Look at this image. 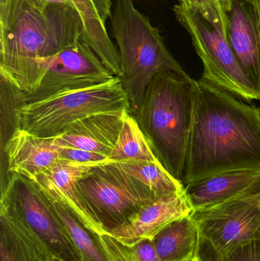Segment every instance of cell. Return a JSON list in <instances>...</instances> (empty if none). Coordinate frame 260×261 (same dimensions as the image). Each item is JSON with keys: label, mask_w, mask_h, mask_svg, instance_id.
Masks as SVG:
<instances>
[{"label": "cell", "mask_w": 260, "mask_h": 261, "mask_svg": "<svg viewBox=\"0 0 260 261\" xmlns=\"http://www.w3.org/2000/svg\"><path fill=\"white\" fill-rule=\"evenodd\" d=\"M260 168V109L195 81L183 185L215 173Z\"/></svg>", "instance_id": "1"}, {"label": "cell", "mask_w": 260, "mask_h": 261, "mask_svg": "<svg viewBox=\"0 0 260 261\" xmlns=\"http://www.w3.org/2000/svg\"><path fill=\"white\" fill-rule=\"evenodd\" d=\"M195 81L189 75L162 71L147 87L132 114L159 162L182 182L192 126Z\"/></svg>", "instance_id": "2"}, {"label": "cell", "mask_w": 260, "mask_h": 261, "mask_svg": "<svg viewBox=\"0 0 260 261\" xmlns=\"http://www.w3.org/2000/svg\"><path fill=\"white\" fill-rule=\"evenodd\" d=\"M83 34L82 18L70 5L22 6L9 29L0 33V75L14 84L29 61L59 53L83 39Z\"/></svg>", "instance_id": "3"}, {"label": "cell", "mask_w": 260, "mask_h": 261, "mask_svg": "<svg viewBox=\"0 0 260 261\" xmlns=\"http://www.w3.org/2000/svg\"><path fill=\"white\" fill-rule=\"evenodd\" d=\"M110 19L122 61L121 81L134 114L155 75L168 70L186 73L166 48L159 29L136 9L133 0H115Z\"/></svg>", "instance_id": "4"}, {"label": "cell", "mask_w": 260, "mask_h": 261, "mask_svg": "<svg viewBox=\"0 0 260 261\" xmlns=\"http://www.w3.org/2000/svg\"><path fill=\"white\" fill-rule=\"evenodd\" d=\"M116 77L81 39L53 56L29 61L18 76L17 87L23 92L25 104L99 87Z\"/></svg>", "instance_id": "5"}, {"label": "cell", "mask_w": 260, "mask_h": 261, "mask_svg": "<svg viewBox=\"0 0 260 261\" xmlns=\"http://www.w3.org/2000/svg\"><path fill=\"white\" fill-rule=\"evenodd\" d=\"M118 111L131 112L128 94L119 77L99 87L22 104L16 110L20 129L48 138L62 135L73 123L87 116Z\"/></svg>", "instance_id": "6"}, {"label": "cell", "mask_w": 260, "mask_h": 261, "mask_svg": "<svg viewBox=\"0 0 260 261\" xmlns=\"http://www.w3.org/2000/svg\"><path fill=\"white\" fill-rule=\"evenodd\" d=\"M76 185L104 233L128 225L145 205L159 198L148 186L110 163L95 166Z\"/></svg>", "instance_id": "7"}, {"label": "cell", "mask_w": 260, "mask_h": 261, "mask_svg": "<svg viewBox=\"0 0 260 261\" xmlns=\"http://www.w3.org/2000/svg\"><path fill=\"white\" fill-rule=\"evenodd\" d=\"M174 11L201 58L204 67L201 79L241 99L260 101L259 93L243 71L221 30L191 13L180 3L174 6Z\"/></svg>", "instance_id": "8"}, {"label": "cell", "mask_w": 260, "mask_h": 261, "mask_svg": "<svg viewBox=\"0 0 260 261\" xmlns=\"http://www.w3.org/2000/svg\"><path fill=\"white\" fill-rule=\"evenodd\" d=\"M1 199L10 205L54 261H82L50 201L32 179L10 173Z\"/></svg>", "instance_id": "9"}, {"label": "cell", "mask_w": 260, "mask_h": 261, "mask_svg": "<svg viewBox=\"0 0 260 261\" xmlns=\"http://www.w3.org/2000/svg\"><path fill=\"white\" fill-rule=\"evenodd\" d=\"M190 216L200 236L219 254L260 239V203L256 194L193 210Z\"/></svg>", "instance_id": "10"}, {"label": "cell", "mask_w": 260, "mask_h": 261, "mask_svg": "<svg viewBox=\"0 0 260 261\" xmlns=\"http://www.w3.org/2000/svg\"><path fill=\"white\" fill-rule=\"evenodd\" d=\"M60 153L55 138H41L18 128L1 156V190L7 185L10 173L33 179L58 161Z\"/></svg>", "instance_id": "11"}, {"label": "cell", "mask_w": 260, "mask_h": 261, "mask_svg": "<svg viewBox=\"0 0 260 261\" xmlns=\"http://www.w3.org/2000/svg\"><path fill=\"white\" fill-rule=\"evenodd\" d=\"M93 167L59 159L32 179L44 194L68 205L89 228L102 234L103 230L85 205L76 185L78 180L86 175Z\"/></svg>", "instance_id": "12"}, {"label": "cell", "mask_w": 260, "mask_h": 261, "mask_svg": "<svg viewBox=\"0 0 260 261\" xmlns=\"http://www.w3.org/2000/svg\"><path fill=\"white\" fill-rule=\"evenodd\" d=\"M193 212L186 192L158 198L145 205L128 225L107 234L127 245L151 239L160 230Z\"/></svg>", "instance_id": "13"}, {"label": "cell", "mask_w": 260, "mask_h": 261, "mask_svg": "<svg viewBox=\"0 0 260 261\" xmlns=\"http://www.w3.org/2000/svg\"><path fill=\"white\" fill-rule=\"evenodd\" d=\"M130 111L105 112L87 116L55 138L61 147H73L109 156Z\"/></svg>", "instance_id": "14"}, {"label": "cell", "mask_w": 260, "mask_h": 261, "mask_svg": "<svg viewBox=\"0 0 260 261\" xmlns=\"http://www.w3.org/2000/svg\"><path fill=\"white\" fill-rule=\"evenodd\" d=\"M260 177V168L232 170L211 175L185 185L193 210L219 205L251 194Z\"/></svg>", "instance_id": "15"}, {"label": "cell", "mask_w": 260, "mask_h": 261, "mask_svg": "<svg viewBox=\"0 0 260 261\" xmlns=\"http://www.w3.org/2000/svg\"><path fill=\"white\" fill-rule=\"evenodd\" d=\"M227 41L260 96V42L254 10L244 0H235L229 13Z\"/></svg>", "instance_id": "16"}, {"label": "cell", "mask_w": 260, "mask_h": 261, "mask_svg": "<svg viewBox=\"0 0 260 261\" xmlns=\"http://www.w3.org/2000/svg\"><path fill=\"white\" fill-rule=\"evenodd\" d=\"M83 23V40L107 69L115 76L122 73L119 50L110 39L106 21L112 12L111 0H72Z\"/></svg>", "instance_id": "17"}, {"label": "cell", "mask_w": 260, "mask_h": 261, "mask_svg": "<svg viewBox=\"0 0 260 261\" xmlns=\"http://www.w3.org/2000/svg\"><path fill=\"white\" fill-rule=\"evenodd\" d=\"M0 261H54L3 199H0Z\"/></svg>", "instance_id": "18"}, {"label": "cell", "mask_w": 260, "mask_h": 261, "mask_svg": "<svg viewBox=\"0 0 260 261\" xmlns=\"http://www.w3.org/2000/svg\"><path fill=\"white\" fill-rule=\"evenodd\" d=\"M151 241L158 261H194L199 231L191 216H185L166 225Z\"/></svg>", "instance_id": "19"}, {"label": "cell", "mask_w": 260, "mask_h": 261, "mask_svg": "<svg viewBox=\"0 0 260 261\" xmlns=\"http://www.w3.org/2000/svg\"><path fill=\"white\" fill-rule=\"evenodd\" d=\"M46 196L67 230L82 261H111L104 248L100 234L89 228L68 205L54 198L47 195Z\"/></svg>", "instance_id": "20"}, {"label": "cell", "mask_w": 260, "mask_h": 261, "mask_svg": "<svg viewBox=\"0 0 260 261\" xmlns=\"http://www.w3.org/2000/svg\"><path fill=\"white\" fill-rule=\"evenodd\" d=\"M108 159L109 163L158 161L131 113L125 116L119 139Z\"/></svg>", "instance_id": "21"}, {"label": "cell", "mask_w": 260, "mask_h": 261, "mask_svg": "<svg viewBox=\"0 0 260 261\" xmlns=\"http://www.w3.org/2000/svg\"><path fill=\"white\" fill-rule=\"evenodd\" d=\"M148 186L157 197L185 191L183 182L174 178L159 161L110 163Z\"/></svg>", "instance_id": "22"}, {"label": "cell", "mask_w": 260, "mask_h": 261, "mask_svg": "<svg viewBox=\"0 0 260 261\" xmlns=\"http://www.w3.org/2000/svg\"><path fill=\"white\" fill-rule=\"evenodd\" d=\"M234 3L235 0H182L180 3L191 13L220 29L227 39L229 13Z\"/></svg>", "instance_id": "23"}, {"label": "cell", "mask_w": 260, "mask_h": 261, "mask_svg": "<svg viewBox=\"0 0 260 261\" xmlns=\"http://www.w3.org/2000/svg\"><path fill=\"white\" fill-rule=\"evenodd\" d=\"M100 237L111 261H158L151 239L127 245L107 233L100 234Z\"/></svg>", "instance_id": "24"}, {"label": "cell", "mask_w": 260, "mask_h": 261, "mask_svg": "<svg viewBox=\"0 0 260 261\" xmlns=\"http://www.w3.org/2000/svg\"><path fill=\"white\" fill-rule=\"evenodd\" d=\"M194 261H260V239L243 244L225 254H219L200 236L199 247Z\"/></svg>", "instance_id": "25"}, {"label": "cell", "mask_w": 260, "mask_h": 261, "mask_svg": "<svg viewBox=\"0 0 260 261\" xmlns=\"http://www.w3.org/2000/svg\"><path fill=\"white\" fill-rule=\"evenodd\" d=\"M60 159L94 167L110 162L108 156L105 155L73 147H61Z\"/></svg>", "instance_id": "26"}, {"label": "cell", "mask_w": 260, "mask_h": 261, "mask_svg": "<svg viewBox=\"0 0 260 261\" xmlns=\"http://www.w3.org/2000/svg\"><path fill=\"white\" fill-rule=\"evenodd\" d=\"M18 0H0V33L10 27L15 18Z\"/></svg>", "instance_id": "27"}, {"label": "cell", "mask_w": 260, "mask_h": 261, "mask_svg": "<svg viewBox=\"0 0 260 261\" xmlns=\"http://www.w3.org/2000/svg\"><path fill=\"white\" fill-rule=\"evenodd\" d=\"M254 10L255 18H256V29H257L258 36H259L260 42V7Z\"/></svg>", "instance_id": "28"}, {"label": "cell", "mask_w": 260, "mask_h": 261, "mask_svg": "<svg viewBox=\"0 0 260 261\" xmlns=\"http://www.w3.org/2000/svg\"><path fill=\"white\" fill-rule=\"evenodd\" d=\"M244 1L250 4L253 9H256L260 7V0H244Z\"/></svg>", "instance_id": "29"}, {"label": "cell", "mask_w": 260, "mask_h": 261, "mask_svg": "<svg viewBox=\"0 0 260 261\" xmlns=\"http://www.w3.org/2000/svg\"><path fill=\"white\" fill-rule=\"evenodd\" d=\"M252 194H256V196L259 198V203H260V177L259 180L256 182V186H255L253 190V193Z\"/></svg>", "instance_id": "30"}, {"label": "cell", "mask_w": 260, "mask_h": 261, "mask_svg": "<svg viewBox=\"0 0 260 261\" xmlns=\"http://www.w3.org/2000/svg\"><path fill=\"white\" fill-rule=\"evenodd\" d=\"M178 1L180 2V3H181L182 0H178Z\"/></svg>", "instance_id": "31"}]
</instances>
